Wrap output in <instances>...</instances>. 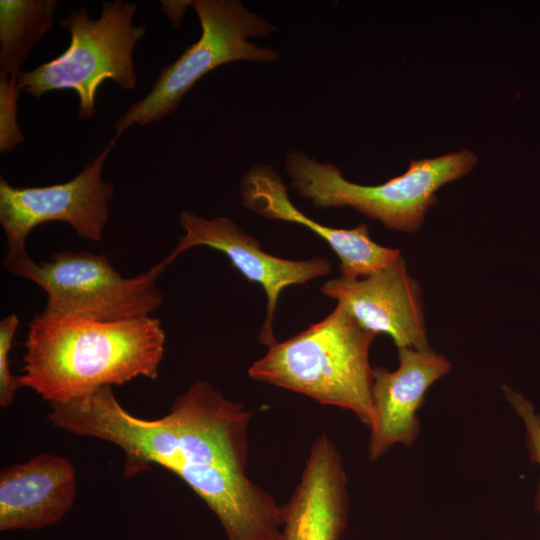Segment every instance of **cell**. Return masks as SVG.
<instances>
[{
  "instance_id": "1",
  "label": "cell",
  "mask_w": 540,
  "mask_h": 540,
  "mask_svg": "<svg viewBox=\"0 0 540 540\" xmlns=\"http://www.w3.org/2000/svg\"><path fill=\"white\" fill-rule=\"evenodd\" d=\"M251 417L205 380L157 419L129 413L111 386L53 403L48 413L59 429L119 447L126 479L152 465L179 476L216 515L227 540H282L281 506L246 474Z\"/></svg>"
},
{
  "instance_id": "2",
  "label": "cell",
  "mask_w": 540,
  "mask_h": 540,
  "mask_svg": "<svg viewBox=\"0 0 540 540\" xmlns=\"http://www.w3.org/2000/svg\"><path fill=\"white\" fill-rule=\"evenodd\" d=\"M166 336L151 316L96 321L44 312L28 324L21 387L65 403L137 377L156 379Z\"/></svg>"
},
{
  "instance_id": "3",
  "label": "cell",
  "mask_w": 540,
  "mask_h": 540,
  "mask_svg": "<svg viewBox=\"0 0 540 540\" xmlns=\"http://www.w3.org/2000/svg\"><path fill=\"white\" fill-rule=\"evenodd\" d=\"M376 336L337 304L318 323L269 346L248 374L320 404L351 411L370 426L374 368L369 350Z\"/></svg>"
},
{
  "instance_id": "4",
  "label": "cell",
  "mask_w": 540,
  "mask_h": 540,
  "mask_svg": "<svg viewBox=\"0 0 540 540\" xmlns=\"http://www.w3.org/2000/svg\"><path fill=\"white\" fill-rule=\"evenodd\" d=\"M476 163V155L466 149L412 160L402 175L373 186L353 183L334 164L301 150L286 155L285 169L292 188L316 208L352 207L389 230L415 232L437 202L435 192L469 173Z\"/></svg>"
},
{
  "instance_id": "5",
  "label": "cell",
  "mask_w": 540,
  "mask_h": 540,
  "mask_svg": "<svg viewBox=\"0 0 540 540\" xmlns=\"http://www.w3.org/2000/svg\"><path fill=\"white\" fill-rule=\"evenodd\" d=\"M137 5L124 0L105 2L100 16L91 19L87 7L72 10L60 25L70 33L68 48L58 57L30 71H22L17 80L20 91L39 100L45 93L72 89L79 98V117L96 114L95 98L106 79L123 90L137 86L133 53L145 35L144 25H135Z\"/></svg>"
},
{
  "instance_id": "6",
  "label": "cell",
  "mask_w": 540,
  "mask_h": 540,
  "mask_svg": "<svg viewBox=\"0 0 540 540\" xmlns=\"http://www.w3.org/2000/svg\"><path fill=\"white\" fill-rule=\"evenodd\" d=\"M201 25L198 41L163 67L145 97L133 103L114 123L121 135L133 125L144 126L176 111L183 97L207 73L236 61L276 62L279 53L249 39L268 37L277 27L238 0H194Z\"/></svg>"
},
{
  "instance_id": "7",
  "label": "cell",
  "mask_w": 540,
  "mask_h": 540,
  "mask_svg": "<svg viewBox=\"0 0 540 540\" xmlns=\"http://www.w3.org/2000/svg\"><path fill=\"white\" fill-rule=\"evenodd\" d=\"M3 265L47 293L46 314L120 321L150 316L163 302L157 287L166 268L161 262L132 278L123 277L105 254L88 251L63 250L40 263L28 256Z\"/></svg>"
},
{
  "instance_id": "8",
  "label": "cell",
  "mask_w": 540,
  "mask_h": 540,
  "mask_svg": "<svg viewBox=\"0 0 540 540\" xmlns=\"http://www.w3.org/2000/svg\"><path fill=\"white\" fill-rule=\"evenodd\" d=\"M120 136L110 143L71 180L43 187H15L0 177V224L8 251L3 263L26 257V241L38 225L51 221L69 224L82 238L100 241L109 221L114 185L102 170Z\"/></svg>"
},
{
  "instance_id": "9",
  "label": "cell",
  "mask_w": 540,
  "mask_h": 540,
  "mask_svg": "<svg viewBox=\"0 0 540 540\" xmlns=\"http://www.w3.org/2000/svg\"><path fill=\"white\" fill-rule=\"evenodd\" d=\"M179 223L185 234L160 262L167 267L180 254L196 246L210 247L225 254L250 282L258 283L264 289L267 312L259 341L268 347L277 342L273 334V319L281 291L326 276L331 271L330 262L322 257L289 260L264 252L256 239L224 216L207 219L191 211H182Z\"/></svg>"
},
{
  "instance_id": "10",
  "label": "cell",
  "mask_w": 540,
  "mask_h": 540,
  "mask_svg": "<svg viewBox=\"0 0 540 540\" xmlns=\"http://www.w3.org/2000/svg\"><path fill=\"white\" fill-rule=\"evenodd\" d=\"M321 291L342 305L363 329L390 336L397 349L432 350L421 288L402 257L366 277L330 279Z\"/></svg>"
},
{
  "instance_id": "11",
  "label": "cell",
  "mask_w": 540,
  "mask_h": 540,
  "mask_svg": "<svg viewBox=\"0 0 540 540\" xmlns=\"http://www.w3.org/2000/svg\"><path fill=\"white\" fill-rule=\"evenodd\" d=\"M398 367L373 370L372 420L368 455L383 456L392 446L413 445L420 432L417 417L427 390L451 370V363L433 350L398 349Z\"/></svg>"
},
{
  "instance_id": "12",
  "label": "cell",
  "mask_w": 540,
  "mask_h": 540,
  "mask_svg": "<svg viewBox=\"0 0 540 540\" xmlns=\"http://www.w3.org/2000/svg\"><path fill=\"white\" fill-rule=\"evenodd\" d=\"M240 194L242 205L253 213L303 225L321 237L339 258L341 276L366 277L402 257L400 250L373 241L366 224L333 228L305 215L290 201L281 176L268 164H257L243 175Z\"/></svg>"
},
{
  "instance_id": "13",
  "label": "cell",
  "mask_w": 540,
  "mask_h": 540,
  "mask_svg": "<svg viewBox=\"0 0 540 540\" xmlns=\"http://www.w3.org/2000/svg\"><path fill=\"white\" fill-rule=\"evenodd\" d=\"M349 499L342 457L326 435L313 442L298 485L281 505L282 540H339Z\"/></svg>"
},
{
  "instance_id": "14",
  "label": "cell",
  "mask_w": 540,
  "mask_h": 540,
  "mask_svg": "<svg viewBox=\"0 0 540 540\" xmlns=\"http://www.w3.org/2000/svg\"><path fill=\"white\" fill-rule=\"evenodd\" d=\"M77 493L69 460L43 453L0 472V531L37 530L60 521Z\"/></svg>"
},
{
  "instance_id": "15",
  "label": "cell",
  "mask_w": 540,
  "mask_h": 540,
  "mask_svg": "<svg viewBox=\"0 0 540 540\" xmlns=\"http://www.w3.org/2000/svg\"><path fill=\"white\" fill-rule=\"evenodd\" d=\"M57 0L0 1V73L18 78L34 47L52 29Z\"/></svg>"
},
{
  "instance_id": "16",
  "label": "cell",
  "mask_w": 540,
  "mask_h": 540,
  "mask_svg": "<svg viewBox=\"0 0 540 540\" xmlns=\"http://www.w3.org/2000/svg\"><path fill=\"white\" fill-rule=\"evenodd\" d=\"M20 94L18 80L0 73V152H10L24 142L17 121V102Z\"/></svg>"
},
{
  "instance_id": "17",
  "label": "cell",
  "mask_w": 540,
  "mask_h": 540,
  "mask_svg": "<svg viewBox=\"0 0 540 540\" xmlns=\"http://www.w3.org/2000/svg\"><path fill=\"white\" fill-rule=\"evenodd\" d=\"M503 392L523 423L529 456L540 468V413L535 410L534 405L523 394L506 385L503 386ZM535 509L540 514V481L535 496Z\"/></svg>"
},
{
  "instance_id": "18",
  "label": "cell",
  "mask_w": 540,
  "mask_h": 540,
  "mask_svg": "<svg viewBox=\"0 0 540 540\" xmlns=\"http://www.w3.org/2000/svg\"><path fill=\"white\" fill-rule=\"evenodd\" d=\"M19 319L16 314H10L0 322V406L6 408L13 402L19 389L18 377L10 371L9 353L12 348Z\"/></svg>"
},
{
  "instance_id": "19",
  "label": "cell",
  "mask_w": 540,
  "mask_h": 540,
  "mask_svg": "<svg viewBox=\"0 0 540 540\" xmlns=\"http://www.w3.org/2000/svg\"><path fill=\"white\" fill-rule=\"evenodd\" d=\"M160 3L161 12L167 16L174 26L181 23L186 7L191 5V1L161 0Z\"/></svg>"
}]
</instances>
